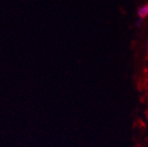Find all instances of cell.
<instances>
[{
  "mask_svg": "<svg viewBox=\"0 0 148 147\" xmlns=\"http://www.w3.org/2000/svg\"><path fill=\"white\" fill-rule=\"evenodd\" d=\"M141 24H142V19H139L137 22V27H140Z\"/></svg>",
  "mask_w": 148,
  "mask_h": 147,
  "instance_id": "2",
  "label": "cell"
},
{
  "mask_svg": "<svg viewBox=\"0 0 148 147\" xmlns=\"http://www.w3.org/2000/svg\"><path fill=\"white\" fill-rule=\"evenodd\" d=\"M138 15L139 17V19H142V20L148 16V4H145L138 8Z\"/></svg>",
  "mask_w": 148,
  "mask_h": 147,
  "instance_id": "1",
  "label": "cell"
},
{
  "mask_svg": "<svg viewBox=\"0 0 148 147\" xmlns=\"http://www.w3.org/2000/svg\"><path fill=\"white\" fill-rule=\"evenodd\" d=\"M146 118H147V120H148V112L146 113Z\"/></svg>",
  "mask_w": 148,
  "mask_h": 147,
  "instance_id": "4",
  "label": "cell"
},
{
  "mask_svg": "<svg viewBox=\"0 0 148 147\" xmlns=\"http://www.w3.org/2000/svg\"><path fill=\"white\" fill-rule=\"evenodd\" d=\"M146 51H147V54H148V40H147V44H146Z\"/></svg>",
  "mask_w": 148,
  "mask_h": 147,
  "instance_id": "3",
  "label": "cell"
}]
</instances>
